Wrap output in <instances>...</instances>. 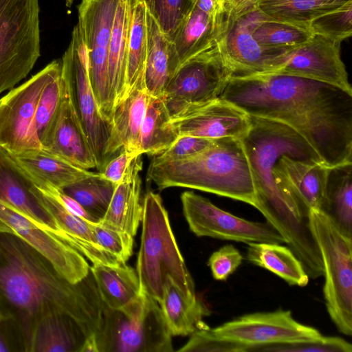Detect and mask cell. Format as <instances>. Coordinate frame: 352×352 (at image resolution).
I'll return each instance as SVG.
<instances>
[{"label": "cell", "mask_w": 352, "mask_h": 352, "mask_svg": "<svg viewBox=\"0 0 352 352\" xmlns=\"http://www.w3.org/2000/svg\"><path fill=\"white\" fill-rule=\"evenodd\" d=\"M221 98L299 134L329 167L352 163V94L314 80L265 74L231 77Z\"/></svg>", "instance_id": "1"}, {"label": "cell", "mask_w": 352, "mask_h": 352, "mask_svg": "<svg viewBox=\"0 0 352 352\" xmlns=\"http://www.w3.org/2000/svg\"><path fill=\"white\" fill-rule=\"evenodd\" d=\"M104 307L91 272L72 283L25 240L0 231V320L16 351L30 352L37 324L51 315L71 318L87 337L96 333Z\"/></svg>", "instance_id": "2"}, {"label": "cell", "mask_w": 352, "mask_h": 352, "mask_svg": "<svg viewBox=\"0 0 352 352\" xmlns=\"http://www.w3.org/2000/svg\"><path fill=\"white\" fill-rule=\"evenodd\" d=\"M250 118V129L241 140L255 188L254 208L283 236L305 270L316 272L322 267V260L311 229L310 210L281 193L272 168L283 155L324 164L309 144L288 126L270 120Z\"/></svg>", "instance_id": "3"}, {"label": "cell", "mask_w": 352, "mask_h": 352, "mask_svg": "<svg viewBox=\"0 0 352 352\" xmlns=\"http://www.w3.org/2000/svg\"><path fill=\"white\" fill-rule=\"evenodd\" d=\"M146 179L160 190L197 189L255 207L256 192L241 138H223L200 153L170 162H151Z\"/></svg>", "instance_id": "4"}, {"label": "cell", "mask_w": 352, "mask_h": 352, "mask_svg": "<svg viewBox=\"0 0 352 352\" xmlns=\"http://www.w3.org/2000/svg\"><path fill=\"white\" fill-rule=\"evenodd\" d=\"M141 221V243L135 270L142 291L159 303L165 280L170 276L188 297H197L193 280L159 195L152 191L146 194Z\"/></svg>", "instance_id": "5"}, {"label": "cell", "mask_w": 352, "mask_h": 352, "mask_svg": "<svg viewBox=\"0 0 352 352\" xmlns=\"http://www.w3.org/2000/svg\"><path fill=\"white\" fill-rule=\"evenodd\" d=\"M98 352H170L171 334L160 304L143 292L140 299L125 311L104 307L95 333Z\"/></svg>", "instance_id": "6"}, {"label": "cell", "mask_w": 352, "mask_h": 352, "mask_svg": "<svg viewBox=\"0 0 352 352\" xmlns=\"http://www.w3.org/2000/svg\"><path fill=\"white\" fill-rule=\"evenodd\" d=\"M310 223L322 256L323 294L328 314L344 335H352V238L324 212L311 210Z\"/></svg>", "instance_id": "7"}, {"label": "cell", "mask_w": 352, "mask_h": 352, "mask_svg": "<svg viewBox=\"0 0 352 352\" xmlns=\"http://www.w3.org/2000/svg\"><path fill=\"white\" fill-rule=\"evenodd\" d=\"M39 0H0V94L25 78L41 56Z\"/></svg>", "instance_id": "8"}, {"label": "cell", "mask_w": 352, "mask_h": 352, "mask_svg": "<svg viewBox=\"0 0 352 352\" xmlns=\"http://www.w3.org/2000/svg\"><path fill=\"white\" fill-rule=\"evenodd\" d=\"M232 76L217 44L182 63L161 96L170 118L220 98Z\"/></svg>", "instance_id": "9"}, {"label": "cell", "mask_w": 352, "mask_h": 352, "mask_svg": "<svg viewBox=\"0 0 352 352\" xmlns=\"http://www.w3.org/2000/svg\"><path fill=\"white\" fill-rule=\"evenodd\" d=\"M60 70L61 60H53L0 98V148L10 155L42 149L35 131L36 110L45 87Z\"/></svg>", "instance_id": "10"}, {"label": "cell", "mask_w": 352, "mask_h": 352, "mask_svg": "<svg viewBox=\"0 0 352 352\" xmlns=\"http://www.w3.org/2000/svg\"><path fill=\"white\" fill-rule=\"evenodd\" d=\"M61 72L71 85L75 107L100 173L106 164L104 154L111 122L101 113L94 94L89 74L88 52L77 25L63 56Z\"/></svg>", "instance_id": "11"}, {"label": "cell", "mask_w": 352, "mask_h": 352, "mask_svg": "<svg viewBox=\"0 0 352 352\" xmlns=\"http://www.w3.org/2000/svg\"><path fill=\"white\" fill-rule=\"evenodd\" d=\"M118 0H82L77 25L87 47L91 85L101 113L111 121L108 56Z\"/></svg>", "instance_id": "12"}, {"label": "cell", "mask_w": 352, "mask_h": 352, "mask_svg": "<svg viewBox=\"0 0 352 352\" xmlns=\"http://www.w3.org/2000/svg\"><path fill=\"white\" fill-rule=\"evenodd\" d=\"M181 201L189 228L198 236L246 244L286 243L283 236L268 222L252 221L237 217L192 191L183 192Z\"/></svg>", "instance_id": "13"}, {"label": "cell", "mask_w": 352, "mask_h": 352, "mask_svg": "<svg viewBox=\"0 0 352 352\" xmlns=\"http://www.w3.org/2000/svg\"><path fill=\"white\" fill-rule=\"evenodd\" d=\"M211 329L245 346L248 352H259L261 347L269 344L322 336L317 329L298 322L291 311L283 309L245 314Z\"/></svg>", "instance_id": "14"}, {"label": "cell", "mask_w": 352, "mask_h": 352, "mask_svg": "<svg viewBox=\"0 0 352 352\" xmlns=\"http://www.w3.org/2000/svg\"><path fill=\"white\" fill-rule=\"evenodd\" d=\"M259 16L255 8L238 19L217 43L232 77L275 73L292 50L267 48L256 41L252 28Z\"/></svg>", "instance_id": "15"}, {"label": "cell", "mask_w": 352, "mask_h": 352, "mask_svg": "<svg viewBox=\"0 0 352 352\" xmlns=\"http://www.w3.org/2000/svg\"><path fill=\"white\" fill-rule=\"evenodd\" d=\"M0 230L10 231L25 240L72 283L82 281L90 273V266L80 252L1 200Z\"/></svg>", "instance_id": "16"}, {"label": "cell", "mask_w": 352, "mask_h": 352, "mask_svg": "<svg viewBox=\"0 0 352 352\" xmlns=\"http://www.w3.org/2000/svg\"><path fill=\"white\" fill-rule=\"evenodd\" d=\"M341 43L318 34L292 49L275 73L316 80L352 94L348 73L340 54Z\"/></svg>", "instance_id": "17"}, {"label": "cell", "mask_w": 352, "mask_h": 352, "mask_svg": "<svg viewBox=\"0 0 352 352\" xmlns=\"http://www.w3.org/2000/svg\"><path fill=\"white\" fill-rule=\"evenodd\" d=\"M179 137L243 138L251 126L250 116L221 98L170 119Z\"/></svg>", "instance_id": "18"}, {"label": "cell", "mask_w": 352, "mask_h": 352, "mask_svg": "<svg viewBox=\"0 0 352 352\" xmlns=\"http://www.w3.org/2000/svg\"><path fill=\"white\" fill-rule=\"evenodd\" d=\"M331 168L283 155L272 168L275 183L288 199L307 210H322Z\"/></svg>", "instance_id": "19"}, {"label": "cell", "mask_w": 352, "mask_h": 352, "mask_svg": "<svg viewBox=\"0 0 352 352\" xmlns=\"http://www.w3.org/2000/svg\"><path fill=\"white\" fill-rule=\"evenodd\" d=\"M35 186L32 177L0 148V200L63 241L62 231L36 195Z\"/></svg>", "instance_id": "20"}, {"label": "cell", "mask_w": 352, "mask_h": 352, "mask_svg": "<svg viewBox=\"0 0 352 352\" xmlns=\"http://www.w3.org/2000/svg\"><path fill=\"white\" fill-rule=\"evenodd\" d=\"M63 98L49 152L79 168H96V162L73 99L67 78L62 73Z\"/></svg>", "instance_id": "21"}, {"label": "cell", "mask_w": 352, "mask_h": 352, "mask_svg": "<svg viewBox=\"0 0 352 352\" xmlns=\"http://www.w3.org/2000/svg\"><path fill=\"white\" fill-rule=\"evenodd\" d=\"M150 96L142 76L136 81L126 97L114 107L105 149L106 164L123 149L140 154L139 138Z\"/></svg>", "instance_id": "22"}, {"label": "cell", "mask_w": 352, "mask_h": 352, "mask_svg": "<svg viewBox=\"0 0 352 352\" xmlns=\"http://www.w3.org/2000/svg\"><path fill=\"white\" fill-rule=\"evenodd\" d=\"M141 156L135 157L131 162L122 180L116 187L105 214L99 219L133 237L136 234L143 212L139 176L142 168Z\"/></svg>", "instance_id": "23"}, {"label": "cell", "mask_w": 352, "mask_h": 352, "mask_svg": "<svg viewBox=\"0 0 352 352\" xmlns=\"http://www.w3.org/2000/svg\"><path fill=\"white\" fill-rule=\"evenodd\" d=\"M147 47L144 83L151 96L161 97L180 65L173 42L169 41L146 11Z\"/></svg>", "instance_id": "24"}, {"label": "cell", "mask_w": 352, "mask_h": 352, "mask_svg": "<svg viewBox=\"0 0 352 352\" xmlns=\"http://www.w3.org/2000/svg\"><path fill=\"white\" fill-rule=\"evenodd\" d=\"M159 304L172 336H190L208 327L204 321L210 314L205 303L197 296L188 297L170 276L165 280Z\"/></svg>", "instance_id": "25"}, {"label": "cell", "mask_w": 352, "mask_h": 352, "mask_svg": "<svg viewBox=\"0 0 352 352\" xmlns=\"http://www.w3.org/2000/svg\"><path fill=\"white\" fill-rule=\"evenodd\" d=\"M90 272L99 296L108 309L124 311L142 296L136 270L126 263L118 265L93 264Z\"/></svg>", "instance_id": "26"}, {"label": "cell", "mask_w": 352, "mask_h": 352, "mask_svg": "<svg viewBox=\"0 0 352 352\" xmlns=\"http://www.w3.org/2000/svg\"><path fill=\"white\" fill-rule=\"evenodd\" d=\"M135 0H118L108 56V85L113 108L123 99L125 89L128 45Z\"/></svg>", "instance_id": "27"}, {"label": "cell", "mask_w": 352, "mask_h": 352, "mask_svg": "<svg viewBox=\"0 0 352 352\" xmlns=\"http://www.w3.org/2000/svg\"><path fill=\"white\" fill-rule=\"evenodd\" d=\"M12 156L32 177L36 186L62 189L94 174L43 149Z\"/></svg>", "instance_id": "28"}, {"label": "cell", "mask_w": 352, "mask_h": 352, "mask_svg": "<svg viewBox=\"0 0 352 352\" xmlns=\"http://www.w3.org/2000/svg\"><path fill=\"white\" fill-rule=\"evenodd\" d=\"M86 334L71 318L47 316L37 324L30 352H80Z\"/></svg>", "instance_id": "29"}, {"label": "cell", "mask_w": 352, "mask_h": 352, "mask_svg": "<svg viewBox=\"0 0 352 352\" xmlns=\"http://www.w3.org/2000/svg\"><path fill=\"white\" fill-rule=\"evenodd\" d=\"M246 258L281 278L289 285L305 287L309 277L301 262L287 246L278 243H250Z\"/></svg>", "instance_id": "30"}, {"label": "cell", "mask_w": 352, "mask_h": 352, "mask_svg": "<svg viewBox=\"0 0 352 352\" xmlns=\"http://www.w3.org/2000/svg\"><path fill=\"white\" fill-rule=\"evenodd\" d=\"M218 39L217 15L201 10L195 3L173 41L180 65L216 45Z\"/></svg>", "instance_id": "31"}, {"label": "cell", "mask_w": 352, "mask_h": 352, "mask_svg": "<svg viewBox=\"0 0 352 352\" xmlns=\"http://www.w3.org/2000/svg\"><path fill=\"white\" fill-rule=\"evenodd\" d=\"M351 0H256V8L265 17L309 28L317 17Z\"/></svg>", "instance_id": "32"}, {"label": "cell", "mask_w": 352, "mask_h": 352, "mask_svg": "<svg viewBox=\"0 0 352 352\" xmlns=\"http://www.w3.org/2000/svg\"><path fill=\"white\" fill-rule=\"evenodd\" d=\"M321 211L344 235L352 238V163L330 169Z\"/></svg>", "instance_id": "33"}, {"label": "cell", "mask_w": 352, "mask_h": 352, "mask_svg": "<svg viewBox=\"0 0 352 352\" xmlns=\"http://www.w3.org/2000/svg\"><path fill=\"white\" fill-rule=\"evenodd\" d=\"M161 97L150 96L142 124L138 151L140 154L157 155L179 138Z\"/></svg>", "instance_id": "34"}, {"label": "cell", "mask_w": 352, "mask_h": 352, "mask_svg": "<svg viewBox=\"0 0 352 352\" xmlns=\"http://www.w3.org/2000/svg\"><path fill=\"white\" fill-rule=\"evenodd\" d=\"M146 47V9L142 0H135L129 38L123 99L126 97L136 81L144 76Z\"/></svg>", "instance_id": "35"}, {"label": "cell", "mask_w": 352, "mask_h": 352, "mask_svg": "<svg viewBox=\"0 0 352 352\" xmlns=\"http://www.w3.org/2000/svg\"><path fill=\"white\" fill-rule=\"evenodd\" d=\"M117 184L100 173H94L61 190L99 220L105 214Z\"/></svg>", "instance_id": "36"}, {"label": "cell", "mask_w": 352, "mask_h": 352, "mask_svg": "<svg viewBox=\"0 0 352 352\" xmlns=\"http://www.w3.org/2000/svg\"><path fill=\"white\" fill-rule=\"evenodd\" d=\"M252 35L263 47L294 49L307 42L313 33L309 28L272 20L260 12L252 28Z\"/></svg>", "instance_id": "37"}, {"label": "cell", "mask_w": 352, "mask_h": 352, "mask_svg": "<svg viewBox=\"0 0 352 352\" xmlns=\"http://www.w3.org/2000/svg\"><path fill=\"white\" fill-rule=\"evenodd\" d=\"M63 98L61 70L45 87L39 98L34 119L41 148L49 151Z\"/></svg>", "instance_id": "38"}, {"label": "cell", "mask_w": 352, "mask_h": 352, "mask_svg": "<svg viewBox=\"0 0 352 352\" xmlns=\"http://www.w3.org/2000/svg\"><path fill=\"white\" fill-rule=\"evenodd\" d=\"M165 36L173 41L196 0H142Z\"/></svg>", "instance_id": "39"}, {"label": "cell", "mask_w": 352, "mask_h": 352, "mask_svg": "<svg viewBox=\"0 0 352 352\" xmlns=\"http://www.w3.org/2000/svg\"><path fill=\"white\" fill-rule=\"evenodd\" d=\"M309 28L313 34L342 43L352 34V0L317 17Z\"/></svg>", "instance_id": "40"}, {"label": "cell", "mask_w": 352, "mask_h": 352, "mask_svg": "<svg viewBox=\"0 0 352 352\" xmlns=\"http://www.w3.org/2000/svg\"><path fill=\"white\" fill-rule=\"evenodd\" d=\"M85 220L97 243L122 263H125L133 252V237L100 220Z\"/></svg>", "instance_id": "41"}, {"label": "cell", "mask_w": 352, "mask_h": 352, "mask_svg": "<svg viewBox=\"0 0 352 352\" xmlns=\"http://www.w3.org/2000/svg\"><path fill=\"white\" fill-rule=\"evenodd\" d=\"M259 352H352V345L340 337L322 336L318 339L266 345Z\"/></svg>", "instance_id": "42"}, {"label": "cell", "mask_w": 352, "mask_h": 352, "mask_svg": "<svg viewBox=\"0 0 352 352\" xmlns=\"http://www.w3.org/2000/svg\"><path fill=\"white\" fill-rule=\"evenodd\" d=\"M180 352H247V348L214 333L207 327L190 335Z\"/></svg>", "instance_id": "43"}, {"label": "cell", "mask_w": 352, "mask_h": 352, "mask_svg": "<svg viewBox=\"0 0 352 352\" xmlns=\"http://www.w3.org/2000/svg\"><path fill=\"white\" fill-rule=\"evenodd\" d=\"M215 140L191 135L179 136L166 151L154 156L152 161L164 162L189 157L211 146Z\"/></svg>", "instance_id": "44"}, {"label": "cell", "mask_w": 352, "mask_h": 352, "mask_svg": "<svg viewBox=\"0 0 352 352\" xmlns=\"http://www.w3.org/2000/svg\"><path fill=\"white\" fill-rule=\"evenodd\" d=\"M243 261V256L233 245L227 244L214 251L209 257L208 265L214 279L226 281Z\"/></svg>", "instance_id": "45"}, {"label": "cell", "mask_w": 352, "mask_h": 352, "mask_svg": "<svg viewBox=\"0 0 352 352\" xmlns=\"http://www.w3.org/2000/svg\"><path fill=\"white\" fill-rule=\"evenodd\" d=\"M219 39L235 21L254 10L256 0H216Z\"/></svg>", "instance_id": "46"}, {"label": "cell", "mask_w": 352, "mask_h": 352, "mask_svg": "<svg viewBox=\"0 0 352 352\" xmlns=\"http://www.w3.org/2000/svg\"><path fill=\"white\" fill-rule=\"evenodd\" d=\"M140 155L141 154L123 149L106 164L100 173L104 178L118 184L122 180L131 162Z\"/></svg>", "instance_id": "47"}, {"label": "cell", "mask_w": 352, "mask_h": 352, "mask_svg": "<svg viewBox=\"0 0 352 352\" xmlns=\"http://www.w3.org/2000/svg\"><path fill=\"white\" fill-rule=\"evenodd\" d=\"M10 351H15V349L3 323L0 320V352Z\"/></svg>", "instance_id": "48"}, {"label": "cell", "mask_w": 352, "mask_h": 352, "mask_svg": "<svg viewBox=\"0 0 352 352\" xmlns=\"http://www.w3.org/2000/svg\"><path fill=\"white\" fill-rule=\"evenodd\" d=\"M65 1H66V6L67 7H70L71 5L72 4L74 0H65Z\"/></svg>", "instance_id": "49"}]
</instances>
